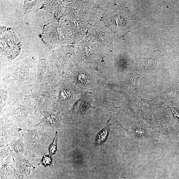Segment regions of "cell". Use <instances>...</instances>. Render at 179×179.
I'll return each instance as SVG.
<instances>
[{
	"label": "cell",
	"mask_w": 179,
	"mask_h": 179,
	"mask_svg": "<svg viewBox=\"0 0 179 179\" xmlns=\"http://www.w3.org/2000/svg\"><path fill=\"white\" fill-rule=\"evenodd\" d=\"M44 117L40 122L51 126L53 128H57L59 126V117L57 114L52 113L44 112Z\"/></svg>",
	"instance_id": "cell-1"
},
{
	"label": "cell",
	"mask_w": 179,
	"mask_h": 179,
	"mask_svg": "<svg viewBox=\"0 0 179 179\" xmlns=\"http://www.w3.org/2000/svg\"><path fill=\"white\" fill-rule=\"evenodd\" d=\"M109 132V125H108L105 128L102 129L96 135L94 144L95 147L102 145L105 143L108 139Z\"/></svg>",
	"instance_id": "cell-2"
},
{
	"label": "cell",
	"mask_w": 179,
	"mask_h": 179,
	"mask_svg": "<svg viewBox=\"0 0 179 179\" xmlns=\"http://www.w3.org/2000/svg\"><path fill=\"white\" fill-rule=\"evenodd\" d=\"M70 88H63L62 89L60 94V98L61 100L65 101L70 100L71 99L72 95L73 94L71 93Z\"/></svg>",
	"instance_id": "cell-3"
},
{
	"label": "cell",
	"mask_w": 179,
	"mask_h": 179,
	"mask_svg": "<svg viewBox=\"0 0 179 179\" xmlns=\"http://www.w3.org/2000/svg\"><path fill=\"white\" fill-rule=\"evenodd\" d=\"M58 141V133L56 132V135L53 142L49 147V153L51 155H53L55 153L57 149V145Z\"/></svg>",
	"instance_id": "cell-4"
},
{
	"label": "cell",
	"mask_w": 179,
	"mask_h": 179,
	"mask_svg": "<svg viewBox=\"0 0 179 179\" xmlns=\"http://www.w3.org/2000/svg\"><path fill=\"white\" fill-rule=\"evenodd\" d=\"M15 145V149L16 151L19 152L23 150V144L21 142V141H18V142L16 143Z\"/></svg>",
	"instance_id": "cell-5"
},
{
	"label": "cell",
	"mask_w": 179,
	"mask_h": 179,
	"mask_svg": "<svg viewBox=\"0 0 179 179\" xmlns=\"http://www.w3.org/2000/svg\"><path fill=\"white\" fill-rule=\"evenodd\" d=\"M51 161L49 157H44L43 159V163L44 164H50Z\"/></svg>",
	"instance_id": "cell-6"
},
{
	"label": "cell",
	"mask_w": 179,
	"mask_h": 179,
	"mask_svg": "<svg viewBox=\"0 0 179 179\" xmlns=\"http://www.w3.org/2000/svg\"><path fill=\"white\" fill-rule=\"evenodd\" d=\"M174 113H175V115L179 118V110L176 111Z\"/></svg>",
	"instance_id": "cell-7"
}]
</instances>
